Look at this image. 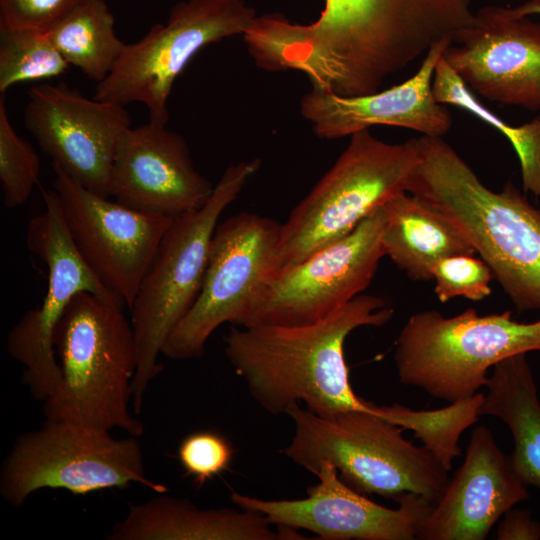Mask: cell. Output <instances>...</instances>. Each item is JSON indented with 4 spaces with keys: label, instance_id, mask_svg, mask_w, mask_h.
<instances>
[{
    "label": "cell",
    "instance_id": "obj_14",
    "mask_svg": "<svg viewBox=\"0 0 540 540\" xmlns=\"http://www.w3.org/2000/svg\"><path fill=\"white\" fill-rule=\"evenodd\" d=\"M52 167L53 190L77 250L98 280L130 308L174 218L126 207Z\"/></svg>",
    "mask_w": 540,
    "mask_h": 540
},
{
    "label": "cell",
    "instance_id": "obj_15",
    "mask_svg": "<svg viewBox=\"0 0 540 540\" xmlns=\"http://www.w3.org/2000/svg\"><path fill=\"white\" fill-rule=\"evenodd\" d=\"M24 122L52 165L86 189L110 197L116 147L131 127L125 106L87 98L64 83H44L27 91Z\"/></svg>",
    "mask_w": 540,
    "mask_h": 540
},
{
    "label": "cell",
    "instance_id": "obj_27",
    "mask_svg": "<svg viewBox=\"0 0 540 540\" xmlns=\"http://www.w3.org/2000/svg\"><path fill=\"white\" fill-rule=\"evenodd\" d=\"M45 30L0 26V94L12 86L58 77L69 69Z\"/></svg>",
    "mask_w": 540,
    "mask_h": 540
},
{
    "label": "cell",
    "instance_id": "obj_25",
    "mask_svg": "<svg viewBox=\"0 0 540 540\" xmlns=\"http://www.w3.org/2000/svg\"><path fill=\"white\" fill-rule=\"evenodd\" d=\"M432 88L437 102L473 114L507 138L519 160L524 191L540 199V117L522 125H509L483 105L448 65L443 54L435 68Z\"/></svg>",
    "mask_w": 540,
    "mask_h": 540
},
{
    "label": "cell",
    "instance_id": "obj_20",
    "mask_svg": "<svg viewBox=\"0 0 540 540\" xmlns=\"http://www.w3.org/2000/svg\"><path fill=\"white\" fill-rule=\"evenodd\" d=\"M526 486L491 431L479 426L464 462L422 521L417 539L483 540L505 512L529 497Z\"/></svg>",
    "mask_w": 540,
    "mask_h": 540
},
{
    "label": "cell",
    "instance_id": "obj_32",
    "mask_svg": "<svg viewBox=\"0 0 540 540\" xmlns=\"http://www.w3.org/2000/svg\"><path fill=\"white\" fill-rule=\"evenodd\" d=\"M496 538L498 540H538L540 523L525 509H510L502 516Z\"/></svg>",
    "mask_w": 540,
    "mask_h": 540
},
{
    "label": "cell",
    "instance_id": "obj_8",
    "mask_svg": "<svg viewBox=\"0 0 540 540\" xmlns=\"http://www.w3.org/2000/svg\"><path fill=\"white\" fill-rule=\"evenodd\" d=\"M420 159L415 138L387 143L369 129L350 136L333 166L294 207L281 230V267L297 264L350 234L406 191Z\"/></svg>",
    "mask_w": 540,
    "mask_h": 540
},
{
    "label": "cell",
    "instance_id": "obj_24",
    "mask_svg": "<svg viewBox=\"0 0 540 540\" xmlns=\"http://www.w3.org/2000/svg\"><path fill=\"white\" fill-rule=\"evenodd\" d=\"M47 32L69 65L97 83L111 73L127 46L116 34L105 0H81Z\"/></svg>",
    "mask_w": 540,
    "mask_h": 540
},
{
    "label": "cell",
    "instance_id": "obj_19",
    "mask_svg": "<svg viewBox=\"0 0 540 540\" xmlns=\"http://www.w3.org/2000/svg\"><path fill=\"white\" fill-rule=\"evenodd\" d=\"M453 43L445 38L425 54L410 78L386 90L359 96H338L311 89L300 101V113L321 139H338L387 125L442 137L452 126L445 105L437 102L432 88L436 65Z\"/></svg>",
    "mask_w": 540,
    "mask_h": 540
},
{
    "label": "cell",
    "instance_id": "obj_6",
    "mask_svg": "<svg viewBox=\"0 0 540 540\" xmlns=\"http://www.w3.org/2000/svg\"><path fill=\"white\" fill-rule=\"evenodd\" d=\"M259 158L230 164L200 209L175 217L129 308L137 347L132 410L142 412L150 383L163 370L158 361L176 325L197 299L214 231L224 210L259 170Z\"/></svg>",
    "mask_w": 540,
    "mask_h": 540
},
{
    "label": "cell",
    "instance_id": "obj_12",
    "mask_svg": "<svg viewBox=\"0 0 540 540\" xmlns=\"http://www.w3.org/2000/svg\"><path fill=\"white\" fill-rule=\"evenodd\" d=\"M45 208L26 229L27 248L47 266L48 286L43 302L28 310L7 336L10 356L24 366L23 382L37 401H45L61 380L54 346L56 327L79 293L125 307L94 275L77 250L54 190H41Z\"/></svg>",
    "mask_w": 540,
    "mask_h": 540
},
{
    "label": "cell",
    "instance_id": "obj_18",
    "mask_svg": "<svg viewBox=\"0 0 540 540\" xmlns=\"http://www.w3.org/2000/svg\"><path fill=\"white\" fill-rule=\"evenodd\" d=\"M186 140L166 125L128 128L113 158L110 197L131 209L171 218L200 209L214 191Z\"/></svg>",
    "mask_w": 540,
    "mask_h": 540
},
{
    "label": "cell",
    "instance_id": "obj_17",
    "mask_svg": "<svg viewBox=\"0 0 540 540\" xmlns=\"http://www.w3.org/2000/svg\"><path fill=\"white\" fill-rule=\"evenodd\" d=\"M443 58L475 95L540 110V22L529 16L508 7H482Z\"/></svg>",
    "mask_w": 540,
    "mask_h": 540
},
{
    "label": "cell",
    "instance_id": "obj_5",
    "mask_svg": "<svg viewBox=\"0 0 540 540\" xmlns=\"http://www.w3.org/2000/svg\"><path fill=\"white\" fill-rule=\"evenodd\" d=\"M287 414L295 428L282 453L314 475L329 464L362 494L396 501L411 493L433 505L448 485L449 471L426 448L406 440L402 428L376 414V405L322 417L295 404Z\"/></svg>",
    "mask_w": 540,
    "mask_h": 540
},
{
    "label": "cell",
    "instance_id": "obj_13",
    "mask_svg": "<svg viewBox=\"0 0 540 540\" xmlns=\"http://www.w3.org/2000/svg\"><path fill=\"white\" fill-rule=\"evenodd\" d=\"M382 206L344 238L300 263L280 267L267 283L247 327L310 324L365 291L385 256Z\"/></svg>",
    "mask_w": 540,
    "mask_h": 540
},
{
    "label": "cell",
    "instance_id": "obj_26",
    "mask_svg": "<svg viewBox=\"0 0 540 540\" xmlns=\"http://www.w3.org/2000/svg\"><path fill=\"white\" fill-rule=\"evenodd\" d=\"M485 394L449 403L434 410H413L401 404L377 406L376 414L396 426L411 430L435 459L447 470L460 453L461 434L480 418L479 409Z\"/></svg>",
    "mask_w": 540,
    "mask_h": 540
},
{
    "label": "cell",
    "instance_id": "obj_10",
    "mask_svg": "<svg viewBox=\"0 0 540 540\" xmlns=\"http://www.w3.org/2000/svg\"><path fill=\"white\" fill-rule=\"evenodd\" d=\"M281 230V223L247 212L218 223L200 293L168 336L165 357L201 358L219 326L250 324L267 283L281 267Z\"/></svg>",
    "mask_w": 540,
    "mask_h": 540
},
{
    "label": "cell",
    "instance_id": "obj_1",
    "mask_svg": "<svg viewBox=\"0 0 540 540\" xmlns=\"http://www.w3.org/2000/svg\"><path fill=\"white\" fill-rule=\"evenodd\" d=\"M474 23L471 0H324L310 24L266 13L243 39L261 69L297 70L311 89L349 97L379 91L388 76Z\"/></svg>",
    "mask_w": 540,
    "mask_h": 540
},
{
    "label": "cell",
    "instance_id": "obj_2",
    "mask_svg": "<svg viewBox=\"0 0 540 540\" xmlns=\"http://www.w3.org/2000/svg\"><path fill=\"white\" fill-rule=\"evenodd\" d=\"M393 315L386 299L360 294L310 324L232 327L224 351L252 398L272 415L287 414L301 403L322 417L371 411L375 404L352 389L344 344L353 330L383 326Z\"/></svg>",
    "mask_w": 540,
    "mask_h": 540
},
{
    "label": "cell",
    "instance_id": "obj_23",
    "mask_svg": "<svg viewBox=\"0 0 540 540\" xmlns=\"http://www.w3.org/2000/svg\"><path fill=\"white\" fill-rule=\"evenodd\" d=\"M486 387L480 417L499 418L509 427L512 467L526 485L540 489V401L526 353L497 363Z\"/></svg>",
    "mask_w": 540,
    "mask_h": 540
},
{
    "label": "cell",
    "instance_id": "obj_34",
    "mask_svg": "<svg viewBox=\"0 0 540 540\" xmlns=\"http://www.w3.org/2000/svg\"><path fill=\"white\" fill-rule=\"evenodd\" d=\"M531 1L540 4V0H531Z\"/></svg>",
    "mask_w": 540,
    "mask_h": 540
},
{
    "label": "cell",
    "instance_id": "obj_21",
    "mask_svg": "<svg viewBox=\"0 0 540 540\" xmlns=\"http://www.w3.org/2000/svg\"><path fill=\"white\" fill-rule=\"evenodd\" d=\"M156 493L130 504L108 540H300L296 529L272 524L261 514L231 508L201 509L189 500Z\"/></svg>",
    "mask_w": 540,
    "mask_h": 540
},
{
    "label": "cell",
    "instance_id": "obj_3",
    "mask_svg": "<svg viewBox=\"0 0 540 540\" xmlns=\"http://www.w3.org/2000/svg\"><path fill=\"white\" fill-rule=\"evenodd\" d=\"M415 141L420 159L406 191L454 224L518 313L540 310V209L511 182L499 192L486 187L442 137Z\"/></svg>",
    "mask_w": 540,
    "mask_h": 540
},
{
    "label": "cell",
    "instance_id": "obj_4",
    "mask_svg": "<svg viewBox=\"0 0 540 540\" xmlns=\"http://www.w3.org/2000/svg\"><path fill=\"white\" fill-rule=\"evenodd\" d=\"M123 308L89 292L69 303L54 334L61 380L43 401L46 418L135 437L144 433L130 408L137 347Z\"/></svg>",
    "mask_w": 540,
    "mask_h": 540
},
{
    "label": "cell",
    "instance_id": "obj_11",
    "mask_svg": "<svg viewBox=\"0 0 540 540\" xmlns=\"http://www.w3.org/2000/svg\"><path fill=\"white\" fill-rule=\"evenodd\" d=\"M256 16L245 0H181L165 24L127 44L93 97L122 106L142 103L150 122L166 125L173 84L193 56L209 44L243 36Z\"/></svg>",
    "mask_w": 540,
    "mask_h": 540
},
{
    "label": "cell",
    "instance_id": "obj_28",
    "mask_svg": "<svg viewBox=\"0 0 540 540\" xmlns=\"http://www.w3.org/2000/svg\"><path fill=\"white\" fill-rule=\"evenodd\" d=\"M40 174V159L33 146L15 131L5 95L0 97V184L8 208L23 206Z\"/></svg>",
    "mask_w": 540,
    "mask_h": 540
},
{
    "label": "cell",
    "instance_id": "obj_31",
    "mask_svg": "<svg viewBox=\"0 0 540 540\" xmlns=\"http://www.w3.org/2000/svg\"><path fill=\"white\" fill-rule=\"evenodd\" d=\"M81 0H0V26L48 31Z\"/></svg>",
    "mask_w": 540,
    "mask_h": 540
},
{
    "label": "cell",
    "instance_id": "obj_29",
    "mask_svg": "<svg viewBox=\"0 0 540 540\" xmlns=\"http://www.w3.org/2000/svg\"><path fill=\"white\" fill-rule=\"evenodd\" d=\"M493 278L490 267L474 255L449 256L436 262L432 268L434 292L441 303L455 297L481 301L491 294Z\"/></svg>",
    "mask_w": 540,
    "mask_h": 540
},
{
    "label": "cell",
    "instance_id": "obj_16",
    "mask_svg": "<svg viewBox=\"0 0 540 540\" xmlns=\"http://www.w3.org/2000/svg\"><path fill=\"white\" fill-rule=\"evenodd\" d=\"M319 482L307 496L295 500H265L233 492L238 508L258 513L275 526L304 529L324 540H413L433 504L416 494H404L388 508L373 502L348 484L329 464L320 466Z\"/></svg>",
    "mask_w": 540,
    "mask_h": 540
},
{
    "label": "cell",
    "instance_id": "obj_7",
    "mask_svg": "<svg viewBox=\"0 0 540 540\" xmlns=\"http://www.w3.org/2000/svg\"><path fill=\"white\" fill-rule=\"evenodd\" d=\"M531 351L540 352V319L520 323L512 311L481 316L474 308L452 317L424 310L400 331L394 361L402 384L453 403L486 386L489 368Z\"/></svg>",
    "mask_w": 540,
    "mask_h": 540
},
{
    "label": "cell",
    "instance_id": "obj_22",
    "mask_svg": "<svg viewBox=\"0 0 540 540\" xmlns=\"http://www.w3.org/2000/svg\"><path fill=\"white\" fill-rule=\"evenodd\" d=\"M382 209L385 256L411 280H431L433 266L443 258L476 254L448 218L407 191L392 197Z\"/></svg>",
    "mask_w": 540,
    "mask_h": 540
},
{
    "label": "cell",
    "instance_id": "obj_30",
    "mask_svg": "<svg viewBox=\"0 0 540 540\" xmlns=\"http://www.w3.org/2000/svg\"><path fill=\"white\" fill-rule=\"evenodd\" d=\"M234 449L230 441L212 430L195 431L182 439L178 458L184 474L202 486L227 470Z\"/></svg>",
    "mask_w": 540,
    "mask_h": 540
},
{
    "label": "cell",
    "instance_id": "obj_9",
    "mask_svg": "<svg viewBox=\"0 0 540 540\" xmlns=\"http://www.w3.org/2000/svg\"><path fill=\"white\" fill-rule=\"evenodd\" d=\"M138 437L114 438L100 430L46 418L36 430L20 434L0 469V495L20 508L42 489L74 495L141 484L154 493L168 488L145 474Z\"/></svg>",
    "mask_w": 540,
    "mask_h": 540
},
{
    "label": "cell",
    "instance_id": "obj_33",
    "mask_svg": "<svg viewBox=\"0 0 540 540\" xmlns=\"http://www.w3.org/2000/svg\"><path fill=\"white\" fill-rule=\"evenodd\" d=\"M514 12L519 16L540 15V4L531 0L513 7Z\"/></svg>",
    "mask_w": 540,
    "mask_h": 540
}]
</instances>
